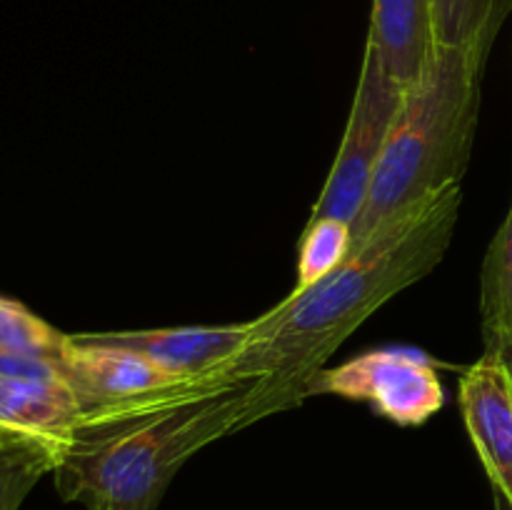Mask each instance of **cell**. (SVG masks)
I'll return each instance as SVG.
<instances>
[{
    "label": "cell",
    "instance_id": "cell-14",
    "mask_svg": "<svg viewBox=\"0 0 512 510\" xmlns=\"http://www.w3.org/2000/svg\"><path fill=\"white\" fill-rule=\"evenodd\" d=\"M68 345L70 335L55 330L53 325L45 323L40 315H35L18 300L0 295V350L63 363Z\"/></svg>",
    "mask_w": 512,
    "mask_h": 510
},
{
    "label": "cell",
    "instance_id": "cell-7",
    "mask_svg": "<svg viewBox=\"0 0 512 510\" xmlns=\"http://www.w3.org/2000/svg\"><path fill=\"white\" fill-rule=\"evenodd\" d=\"M460 410L493 490L512 505V368L485 350L460 378Z\"/></svg>",
    "mask_w": 512,
    "mask_h": 510
},
{
    "label": "cell",
    "instance_id": "cell-6",
    "mask_svg": "<svg viewBox=\"0 0 512 510\" xmlns=\"http://www.w3.org/2000/svg\"><path fill=\"white\" fill-rule=\"evenodd\" d=\"M63 370L65 380L78 395L80 408H83L80 423L105 413L155 403L203 380L178 378L145 355L120 348V345L100 343L88 333L70 335Z\"/></svg>",
    "mask_w": 512,
    "mask_h": 510
},
{
    "label": "cell",
    "instance_id": "cell-10",
    "mask_svg": "<svg viewBox=\"0 0 512 510\" xmlns=\"http://www.w3.org/2000/svg\"><path fill=\"white\" fill-rule=\"evenodd\" d=\"M83 418L65 380L0 378V428L65 443Z\"/></svg>",
    "mask_w": 512,
    "mask_h": 510
},
{
    "label": "cell",
    "instance_id": "cell-16",
    "mask_svg": "<svg viewBox=\"0 0 512 510\" xmlns=\"http://www.w3.org/2000/svg\"><path fill=\"white\" fill-rule=\"evenodd\" d=\"M493 500H495V510H512V505L508 503V498H505L503 493H498V490H493Z\"/></svg>",
    "mask_w": 512,
    "mask_h": 510
},
{
    "label": "cell",
    "instance_id": "cell-3",
    "mask_svg": "<svg viewBox=\"0 0 512 510\" xmlns=\"http://www.w3.org/2000/svg\"><path fill=\"white\" fill-rule=\"evenodd\" d=\"M483 68L485 60L473 50L435 48L418 83L405 90L368 200L350 225L353 245L463 180L478 128Z\"/></svg>",
    "mask_w": 512,
    "mask_h": 510
},
{
    "label": "cell",
    "instance_id": "cell-15",
    "mask_svg": "<svg viewBox=\"0 0 512 510\" xmlns=\"http://www.w3.org/2000/svg\"><path fill=\"white\" fill-rule=\"evenodd\" d=\"M353 248V230L348 223L335 218L308 220L298 255V285L295 290H305L318 283L328 273H333Z\"/></svg>",
    "mask_w": 512,
    "mask_h": 510
},
{
    "label": "cell",
    "instance_id": "cell-9",
    "mask_svg": "<svg viewBox=\"0 0 512 510\" xmlns=\"http://www.w3.org/2000/svg\"><path fill=\"white\" fill-rule=\"evenodd\" d=\"M365 48L378 55L393 83L413 88L438 48L430 0H373Z\"/></svg>",
    "mask_w": 512,
    "mask_h": 510
},
{
    "label": "cell",
    "instance_id": "cell-1",
    "mask_svg": "<svg viewBox=\"0 0 512 510\" xmlns=\"http://www.w3.org/2000/svg\"><path fill=\"white\" fill-rule=\"evenodd\" d=\"M305 398L303 385L275 375H210L155 403L88 418L63 443L55 488L85 510H158L170 480L198 450Z\"/></svg>",
    "mask_w": 512,
    "mask_h": 510
},
{
    "label": "cell",
    "instance_id": "cell-13",
    "mask_svg": "<svg viewBox=\"0 0 512 510\" xmlns=\"http://www.w3.org/2000/svg\"><path fill=\"white\" fill-rule=\"evenodd\" d=\"M438 45L468 48L488 60L512 0H430Z\"/></svg>",
    "mask_w": 512,
    "mask_h": 510
},
{
    "label": "cell",
    "instance_id": "cell-12",
    "mask_svg": "<svg viewBox=\"0 0 512 510\" xmlns=\"http://www.w3.org/2000/svg\"><path fill=\"white\" fill-rule=\"evenodd\" d=\"M63 443L0 428V510H20L35 485L53 473Z\"/></svg>",
    "mask_w": 512,
    "mask_h": 510
},
{
    "label": "cell",
    "instance_id": "cell-2",
    "mask_svg": "<svg viewBox=\"0 0 512 510\" xmlns=\"http://www.w3.org/2000/svg\"><path fill=\"white\" fill-rule=\"evenodd\" d=\"M463 190L450 185L353 245L348 258L305 290L253 320L248 345L220 370L230 380L275 375L308 390L325 360L400 290L443 260L458 225Z\"/></svg>",
    "mask_w": 512,
    "mask_h": 510
},
{
    "label": "cell",
    "instance_id": "cell-11",
    "mask_svg": "<svg viewBox=\"0 0 512 510\" xmlns=\"http://www.w3.org/2000/svg\"><path fill=\"white\" fill-rule=\"evenodd\" d=\"M480 325L485 350L503 355L512 368V205L485 253L480 275Z\"/></svg>",
    "mask_w": 512,
    "mask_h": 510
},
{
    "label": "cell",
    "instance_id": "cell-5",
    "mask_svg": "<svg viewBox=\"0 0 512 510\" xmlns=\"http://www.w3.org/2000/svg\"><path fill=\"white\" fill-rule=\"evenodd\" d=\"M310 395L360 400L395 425H423L445 405V388L430 358L413 348L368 350L338 368H323L308 385Z\"/></svg>",
    "mask_w": 512,
    "mask_h": 510
},
{
    "label": "cell",
    "instance_id": "cell-8",
    "mask_svg": "<svg viewBox=\"0 0 512 510\" xmlns=\"http://www.w3.org/2000/svg\"><path fill=\"white\" fill-rule=\"evenodd\" d=\"M88 335L100 343L135 350L178 378L195 380L220 375V370L248 345L253 335V320L233 325H185V328L118 330V333Z\"/></svg>",
    "mask_w": 512,
    "mask_h": 510
},
{
    "label": "cell",
    "instance_id": "cell-4",
    "mask_svg": "<svg viewBox=\"0 0 512 510\" xmlns=\"http://www.w3.org/2000/svg\"><path fill=\"white\" fill-rule=\"evenodd\" d=\"M403 98L405 90L385 73L378 55L365 48L348 125L310 220L335 218L348 225L355 223L368 200L375 168Z\"/></svg>",
    "mask_w": 512,
    "mask_h": 510
}]
</instances>
